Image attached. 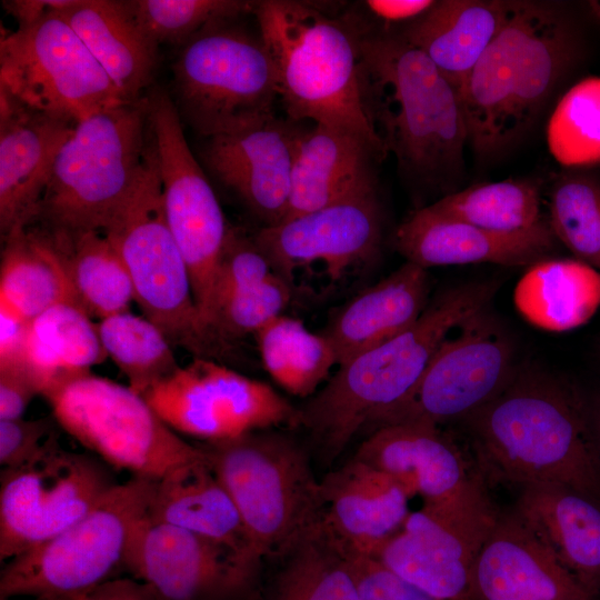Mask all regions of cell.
<instances>
[{
  "label": "cell",
  "mask_w": 600,
  "mask_h": 600,
  "mask_svg": "<svg viewBox=\"0 0 600 600\" xmlns=\"http://www.w3.org/2000/svg\"><path fill=\"white\" fill-rule=\"evenodd\" d=\"M458 423L482 478L519 487L560 483L600 502L589 407L567 383L517 369L493 399Z\"/></svg>",
  "instance_id": "6da1fadb"
},
{
  "label": "cell",
  "mask_w": 600,
  "mask_h": 600,
  "mask_svg": "<svg viewBox=\"0 0 600 600\" xmlns=\"http://www.w3.org/2000/svg\"><path fill=\"white\" fill-rule=\"evenodd\" d=\"M357 22L370 111L387 153L412 182L447 184L460 172L468 142L459 91L397 32Z\"/></svg>",
  "instance_id": "7a4b0ae2"
},
{
  "label": "cell",
  "mask_w": 600,
  "mask_h": 600,
  "mask_svg": "<svg viewBox=\"0 0 600 600\" xmlns=\"http://www.w3.org/2000/svg\"><path fill=\"white\" fill-rule=\"evenodd\" d=\"M496 290L494 282L476 281L440 293L408 329L338 366L298 408L297 426L328 460L339 456L359 431L411 394L446 338L484 310Z\"/></svg>",
  "instance_id": "3957f363"
},
{
  "label": "cell",
  "mask_w": 600,
  "mask_h": 600,
  "mask_svg": "<svg viewBox=\"0 0 600 600\" xmlns=\"http://www.w3.org/2000/svg\"><path fill=\"white\" fill-rule=\"evenodd\" d=\"M252 13L289 119L356 134L387 156L370 111L356 17L331 18L287 0L253 1Z\"/></svg>",
  "instance_id": "277c9868"
},
{
  "label": "cell",
  "mask_w": 600,
  "mask_h": 600,
  "mask_svg": "<svg viewBox=\"0 0 600 600\" xmlns=\"http://www.w3.org/2000/svg\"><path fill=\"white\" fill-rule=\"evenodd\" d=\"M576 54L573 31L558 10L510 1L503 26L460 91L477 154L491 157L530 129Z\"/></svg>",
  "instance_id": "5b68a950"
},
{
  "label": "cell",
  "mask_w": 600,
  "mask_h": 600,
  "mask_svg": "<svg viewBox=\"0 0 600 600\" xmlns=\"http://www.w3.org/2000/svg\"><path fill=\"white\" fill-rule=\"evenodd\" d=\"M150 143L148 94L78 122L29 226L51 233L107 231L140 186Z\"/></svg>",
  "instance_id": "8992f818"
},
{
  "label": "cell",
  "mask_w": 600,
  "mask_h": 600,
  "mask_svg": "<svg viewBox=\"0 0 600 600\" xmlns=\"http://www.w3.org/2000/svg\"><path fill=\"white\" fill-rule=\"evenodd\" d=\"M200 446L239 513L244 562L259 579L264 559L281 557L321 519L320 481L303 449L269 429Z\"/></svg>",
  "instance_id": "52a82bcc"
},
{
  "label": "cell",
  "mask_w": 600,
  "mask_h": 600,
  "mask_svg": "<svg viewBox=\"0 0 600 600\" xmlns=\"http://www.w3.org/2000/svg\"><path fill=\"white\" fill-rule=\"evenodd\" d=\"M154 480L132 477L50 539L4 562L0 598L71 600L116 578L147 517Z\"/></svg>",
  "instance_id": "ba28073f"
},
{
  "label": "cell",
  "mask_w": 600,
  "mask_h": 600,
  "mask_svg": "<svg viewBox=\"0 0 600 600\" xmlns=\"http://www.w3.org/2000/svg\"><path fill=\"white\" fill-rule=\"evenodd\" d=\"M229 22L200 30L172 64L174 104L202 138L273 116L279 97L276 66L260 36Z\"/></svg>",
  "instance_id": "9c48e42d"
},
{
  "label": "cell",
  "mask_w": 600,
  "mask_h": 600,
  "mask_svg": "<svg viewBox=\"0 0 600 600\" xmlns=\"http://www.w3.org/2000/svg\"><path fill=\"white\" fill-rule=\"evenodd\" d=\"M121 256L143 317L171 344L207 358L222 347L203 323L184 258L166 220L153 141L140 186L104 232Z\"/></svg>",
  "instance_id": "30bf717a"
},
{
  "label": "cell",
  "mask_w": 600,
  "mask_h": 600,
  "mask_svg": "<svg viewBox=\"0 0 600 600\" xmlns=\"http://www.w3.org/2000/svg\"><path fill=\"white\" fill-rule=\"evenodd\" d=\"M56 422L109 467L159 480L206 459L147 400L110 379L87 373L46 397Z\"/></svg>",
  "instance_id": "8fae6325"
},
{
  "label": "cell",
  "mask_w": 600,
  "mask_h": 600,
  "mask_svg": "<svg viewBox=\"0 0 600 600\" xmlns=\"http://www.w3.org/2000/svg\"><path fill=\"white\" fill-rule=\"evenodd\" d=\"M0 87L31 109L74 123L127 102L58 11L1 38Z\"/></svg>",
  "instance_id": "7c38bea8"
},
{
  "label": "cell",
  "mask_w": 600,
  "mask_h": 600,
  "mask_svg": "<svg viewBox=\"0 0 600 600\" xmlns=\"http://www.w3.org/2000/svg\"><path fill=\"white\" fill-rule=\"evenodd\" d=\"M148 100L166 220L189 269L203 323L213 337V290L230 226L190 150L173 99L154 88L148 92Z\"/></svg>",
  "instance_id": "4fadbf2b"
},
{
  "label": "cell",
  "mask_w": 600,
  "mask_h": 600,
  "mask_svg": "<svg viewBox=\"0 0 600 600\" xmlns=\"http://www.w3.org/2000/svg\"><path fill=\"white\" fill-rule=\"evenodd\" d=\"M498 516L479 476L453 499L410 512L371 557L434 598L473 600V567Z\"/></svg>",
  "instance_id": "5bb4252c"
},
{
  "label": "cell",
  "mask_w": 600,
  "mask_h": 600,
  "mask_svg": "<svg viewBox=\"0 0 600 600\" xmlns=\"http://www.w3.org/2000/svg\"><path fill=\"white\" fill-rule=\"evenodd\" d=\"M513 348L486 309L441 343L411 394L368 430L406 422H459L493 399L512 379Z\"/></svg>",
  "instance_id": "9a60e30c"
},
{
  "label": "cell",
  "mask_w": 600,
  "mask_h": 600,
  "mask_svg": "<svg viewBox=\"0 0 600 600\" xmlns=\"http://www.w3.org/2000/svg\"><path fill=\"white\" fill-rule=\"evenodd\" d=\"M176 432L217 442L273 427L297 426L294 408L269 384L196 357L143 396Z\"/></svg>",
  "instance_id": "2e32d148"
},
{
  "label": "cell",
  "mask_w": 600,
  "mask_h": 600,
  "mask_svg": "<svg viewBox=\"0 0 600 600\" xmlns=\"http://www.w3.org/2000/svg\"><path fill=\"white\" fill-rule=\"evenodd\" d=\"M118 484L98 457L61 447L24 467L1 469V562L64 530Z\"/></svg>",
  "instance_id": "e0dca14e"
},
{
  "label": "cell",
  "mask_w": 600,
  "mask_h": 600,
  "mask_svg": "<svg viewBox=\"0 0 600 600\" xmlns=\"http://www.w3.org/2000/svg\"><path fill=\"white\" fill-rule=\"evenodd\" d=\"M252 237L272 270L291 286L298 270L313 266L340 279L379 253L382 219L377 191L263 226Z\"/></svg>",
  "instance_id": "ac0fdd59"
},
{
  "label": "cell",
  "mask_w": 600,
  "mask_h": 600,
  "mask_svg": "<svg viewBox=\"0 0 600 600\" xmlns=\"http://www.w3.org/2000/svg\"><path fill=\"white\" fill-rule=\"evenodd\" d=\"M160 600H258L259 583L229 548L146 517L124 561Z\"/></svg>",
  "instance_id": "d6986e66"
},
{
  "label": "cell",
  "mask_w": 600,
  "mask_h": 600,
  "mask_svg": "<svg viewBox=\"0 0 600 600\" xmlns=\"http://www.w3.org/2000/svg\"><path fill=\"white\" fill-rule=\"evenodd\" d=\"M298 122L274 114L238 130L204 138L201 159L266 226L288 213Z\"/></svg>",
  "instance_id": "ffe728a7"
},
{
  "label": "cell",
  "mask_w": 600,
  "mask_h": 600,
  "mask_svg": "<svg viewBox=\"0 0 600 600\" xmlns=\"http://www.w3.org/2000/svg\"><path fill=\"white\" fill-rule=\"evenodd\" d=\"M77 123L31 109L0 87V230L33 220L63 143Z\"/></svg>",
  "instance_id": "44dd1931"
},
{
  "label": "cell",
  "mask_w": 600,
  "mask_h": 600,
  "mask_svg": "<svg viewBox=\"0 0 600 600\" xmlns=\"http://www.w3.org/2000/svg\"><path fill=\"white\" fill-rule=\"evenodd\" d=\"M394 244L406 261L424 269L469 263L520 267L549 258L557 238L548 220L524 231L497 232L423 207L399 226Z\"/></svg>",
  "instance_id": "7402d4cb"
},
{
  "label": "cell",
  "mask_w": 600,
  "mask_h": 600,
  "mask_svg": "<svg viewBox=\"0 0 600 600\" xmlns=\"http://www.w3.org/2000/svg\"><path fill=\"white\" fill-rule=\"evenodd\" d=\"M353 458L391 476L427 506L453 499L480 476L458 442L440 427L420 422L376 428Z\"/></svg>",
  "instance_id": "603a6c76"
},
{
  "label": "cell",
  "mask_w": 600,
  "mask_h": 600,
  "mask_svg": "<svg viewBox=\"0 0 600 600\" xmlns=\"http://www.w3.org/2000/svg\"><path fill=\"white\" fill-rule=\"evenodd\" d=\"M473 600H597L513 512L499 514L473 567Z\"/></svg>",
  "instance_id": "cb8c5ba5"
},
{
  "label": "cell",
  "mask_w": 600,
  "mask_h": 600,
  "mask_svg": "<svg viewBox=\"0 0 600 600\" xmlns=\"http://www.w3.org/2000/svg\"><path fill=\"white\" fill-rule=\"evenodd\" d=\"M321 520L350 550L371 556L397 533L409 512L407 490L391 476L353 458L320 481Z\"/></svg>",
  "instance_id": "d4e9b609"
},
{
  "label": "cell",
  "mask_w": 600,
  "mask_h": 600,
  "mask_svg": "<svg viewBox=\"0 0 600 600\" xmlns=\"http://www.w3.org/2000/svg\"><path fill=\"white\" fill-rule=\"evenodd\" d=\"M512 511L594 599L600 597V502L563 484L520 487Z\"/></svg>",
  "instance_id": "484cf974"
},
{
  "label": "cell",
  "mask_w": 600,
  "mask_h": 600,
  "mask_svg": "<svg viewBox=\"0 0 600 600\" xmlns=\"http://www.w3.org/2000/svg\"><path fill=\"white\" fill-rule=\"evenodd\" d=\"M381 159L356 134L323 124L301 128L284 219L376 191L373 162Z\"/></svg>",
  "instance_id": "4316f807"
},
{
  "label": "cell",
  "mask_w": 600,
  "mask_h": 600,
  "mask_svg": "<svg viewBox=\"0 0 600 600\" xmlns=\"http://www.w3.org/2000/svg\"><path fill=\"white\" fill-rule=\"evenodd\" d=\"M428 294L427 269L406 261L353 297L322 332L336 352L338 366L412 326L427 308Z\"/></svg>",
  "instance_id": "83f0119b"
},
{
  "label": "cell",
  "mask_w": 600,
  "mask_h": 600,
  "mask_svg": "<svg viewBox=\"0 0 600 600\" xmlns=\"http://www.w3.org/2000/svg\"><path fill=\"white\" fill-rule=\"evenodd\" d=\"M113 82L122 99L147 94L159 61V46L137 21L129 1L77 0L58 11Z\"/></svg>",
  "instance_id": "f1b7e54d"
},
{
  "label": "cell",
  "mask_w": 600,
  "mask_h": 600,
  "mask_svg": "<svg viewBox=\"0 0 600 600\" xmlns=\"http://www.w3.org/2000/svg\"><path fill=\"white\" fill-rule=\"evenodd\" d=\"M510 1L441 0L396 31L421 51L461 91L468 76L503 26Z\"/></svg>",
  "instance_id": "f546056e"
},
{
  "label": "cell",
  "mask_w": 600,
  "mask_h": 600,
  "mask_svg": "<svg viewBox=\"0 0 600 600\" xmlns=\"http://www.w3.org/2000/svg\"><path fill=\"white\" fill-rule=\"evenodd\" d=\"M147 517L204 537L232 550L247 574L246 536L239 513L204 460L154 480Z\"/></svg>",
  "instance_id": "4dcf8cb0"
},
{
  "label": "cell",
  "mask_w": 600,
  "mask_h": 600,
  "mask_svg": "<svg viewBox=\"0 0 600 600\" xmlns=\"http://www.w3.org/2000/svg\"><path fill=\"white\" fill-rule=\"evenodd\" d=\"M107 358L97 323L76 303L56 304L29 323L22 364L44 398Z\"/></svg>",
  "instance_id": "1f68e13d"
},
{
  "label": "cell",
  "mask_w": 600,
  "mask_h": 600,
  "mask_svg": "<svg viewBox=\"0 0 600 600\" xmlns=\"http://www.w3.org/2000/svg\"><path fill=\"white\" fill-rule=\"evenodd\" d=\"M513 302L530 324L563 332L587 323L600 307V271L578 259L546 258L529 266Z\"/></svg>",
  "instance_id": "d6a6232c"
},
{
  "label": "cell",
  "mask_w": 600,
  "mask_h": 600,
  "mask_svg": "<svg viewBox=\"0 0 600 600\" xmlns=\"http://www.w3.org/2000/svg\"><path fill=\"white\" fill-rule=\"evenodd\" d=\"M2 241L0 304L29 321L56 304H78L59 254L40 230L14 229Z\"/></svg>",
  "instance_id": "836d02e7"
},
{
  "label": "cell",
  "mask_w": 600,
  "mask_h": 600,
  "mask_svg": "<svg viewBox=\"0 0 600 600\" xmlns=\"http://www.w3.org/2000/svg\"><path fill=\"white\" fill-rule=\"evenodd\" d=\"M281 559L258 600H359L350 550L321 519Z\"/></svg>",
  "instance_id": "e575fe53"
},
{
  "label": "cell",
  "mask_w": 600,
  "mask_h": 600,
  "mask_svg": "<svg viewBox=\"0 0 600 600\" xmlns=\"http://www.w3.org/2000/svg\"><path fill=\"white\" fill-rule=\"evenodd\" d=\"M38 230L52 243L78 304L91 318L101 320L129 310L134 301L131 279L121 256L104 233H51Z\"/></svg>",
  "instance_id": "d590c367"
},
{
  "label": "cell",
  "mask_w": 600,
  "mask_h": 600,
  "mask_svg": "<svg viewBox=\"0 0 600 600\" xmlns=\"http://www.w3.org/2000/svg\"><path fill=\"white\" fill-rule=\"evenodd\" d=\"M254 336L266 371L293 396H313L338 366L328 338L310 331L299 319L282 314Z\"/></svg>",
  "instance_id": "8d00e7d4"
},
{
  "label": "cell",
  "mask_w": 600,
  "mask_h": 600,
  "mask_svg": "<svg viewBox=\"0 0 600 600\" xmlns=\"http://www.w3.org/2000/svg\"><path fill=\"white\" fill-rule=\"evenodd\" d=\"M427 207L440 216L497 232L524 231L546 221L539 186L531 179L474 184Z\"/></svg>",
  "instance_id": "74e56055"
},
{
  "label": "cell",
  "mask_w": 600,
  "mask_h": 600,
  "mask_svg": "<svg viewBox=\"0 0 600 600\" xmlns=\"http://www.w3.org/2000/svg\"><path fill=\"white\" fill-rule=\"evenodd\" d=\"M97 329L107 357L141 396L180 367L170 341L146 317L127 310L99 320Z\"/></svg>",
  "instance_id": "f35d334b"
},
{
  "label": "cell",
  "mask_w": 600,
  "mask_h": 600,
  "mask_svg": "<svg viewBox=\"0 0 600 600\" xmlns=\"http://www.w3.org/2000/svg\"><path fill=\"white\" fill-rule=\"evenodd\" d=\"M549 226L576 257L600 271V181L593 174L567 171L551 188Z\"/></svg>",
  "instance_id": "ab89813d"
},
{
  "label": "cell",
  "mask_w": 600,
  "mask_h": 600,
  "mask_svg": "<svg viewBox=\"0 0 600 600\" xmlns=\"http://www.w3.org/2000/svg\"><path fill=\"white\" fill-rule=\"evenodd\" d=\"M547 140L566 167L600 161V77L583 79L563 94L550 117Z\"/></svg>",
  "instance_id": "60d3db41"
},
{
  "label": "cell",
  "mask_w": 600,
  "mask_h": 600,
  "mask_svg": "<svg viewBox=\"0 0 600 600\" xmlns=\"http://www.w3.org/2000/svg\"><path fill=\"white\" fill-rule=\"evenodd\" d=\"M132 12L144 32L158 44L182 46L207 26L252 13L253 1L241 0H134Z\"/></svg>",
  "instance_id": "b9f144b4"
},
{
  "label": "cell",
  "mask_w": 600,
  "mask_h": 600,
  "mask_svg": "<svg viewBox=\"0 0 600 600\" xmlns=\"http://www.w3.org/2000/svg\"><path fill=\"white\" fill-rule=\"evenodd\" d=\"M291 284L276 272L267 279L223 297L216 306L211 331L223 347L228 340L256 334L283 314L291 300Z\"/></svg>",
  "instance_id": "7bdbcfd3"
},
{
  "label": "cell",
  "mask_w": 600,
  "mask_h": 600,
  "mask_svg": "<svg viewBox=\"0 0 600 600\" xmlns=\"http://www.w3.org/2000/svg\"><path fill=\"white\" fill-rule=\"evenodd\" d=\"M273 272L253 237L230 227L217 271L210 329L216 306L223 297L261 282Z\"/></svg>",
  "instance_id": "ee69618b"
},
{
  "label": "cell",
  "mask_w": 600,
  "mask_h": 600,
  "mask_svg": "<svg viewBox=\"0 0 600 600\" xmlns=\"http://www.w3.org/2000/svg\"><path fill=\"white\" fill-rule=\"evenodd\" d=\"M54 421L23 417L0 420L1 469L24 467L59 448Z\"/></svg>",
  "instance_id": "f6af8a7d"
},
{
  "label": "cell",
  "mask_w": 600,
  "mask_h": 600,
  "mask_svg": "<svg viewBox=\"0 0 600 600\" xmlns=\"http://www.w3.org/2000/svg\"><path fill=\"white\" fill-rule=\"evenodd\" d=\"M350 558L359 600H441L406 581L371 556L350 550Z\"/></svg>",
  "instance_id": "bcb514c9"
},
{
  "label": "cell",
  "mask_w": 600,
  "mask_h": 600,
  "mask_svg": "<svg viewBox=\"0 0 600 600\" xmlns=\"http://www.w3.org/2000/svg\"><path fill=\"white\" fill-rule=\"evenodd\" d=\"M38 394L39 389L23 364L0 367V420L23 417Z\"/></svg>",
  "instance_id": "7dc6e473"
},
{
  "label": "cell",
  "mask_w": 600,
  "mask_h": 600,
  "mask_svg": "<svg viewBox=\"0 0 600 600\" xmlns=\"http://www.w3.org/2000/svg\"><path fill=\"white\" fill-rule=\"evenodd\" d=\"M30 321L0 304V367L21 366Z\"/></svg>",
  "instance_id": "c3c4849f"
},
{
  "label": "cell",
  "mask_w": 600,
  "mask_h": 600,
  "mask_svg": "<svg viewBox=\"0 0 600 600\" xmlns=\"http://www.w3.org/2000/svg\"><path fill=\"white\" fill-rule=\"evenodd\" d=\"M71 600H160L156 591L136 578H112Z\"/></svg>",
  "instance_id": "681fc988"
},
{
  "label": "cell",
  "mask_w": 600,
  "mask_h": 600,
  "mask_svg": "<svg viewBox=\"0 0 600 600\" xmlns=\"http://www.w3.org/2000/svg\"><path fill=\"white\" fill-rule=\"evenodd\" d=\"M432 0H368L363 4L369 12L386 23H402V27L418 19L432 6Z\"/></svg>",
  "instance_id": "f907efd6"
},
{
  "label": "cell",
  "mask_w": 600,
  "mask_h": 600,
  "mask_svg": "<svg viewBox=\"0 0 600 600\" xmlns=\"http://www.w3.org/2000/svg\"><path fill=\"white\" fill-rule=\"evenodd\" d=\"M77 0H7L3 8L17 21L18 27L30 26L46 14L71 7Z\"/></svg>",
  "instance_id": "816d5d0a"
},
{
  "label": "cell",
  "mask_w": 600,
  "mask_h": 600,
  "mask_svg": "<svg viewBox=\"0 0 600 600\" xmlns=\"http://www.w3.org/2000/svg\"><path fill=\"white\" fill-rule=\"evenodd\" d=\"M589 414L596 441L600 451V399L589 404Z\"/></svg>",
  "instance_id": "f5cc1de1"
},
{
  "label": "cell",
  "mask_w": 600,
  "mask_h": 600,
  "mask_svg": "<svg viewBox=\"0 0 600 600\" xmlns=\"http://www.w3.org/2000/svg\"><path fill=\"white\" fill-rule=\"evenodd\" d=\"M588 4L592 14L600 21V0L589 1Z\"/></svg>",
  "instance_id": "db71d44e"
},
{
  "label": "cell",
  "mask_w": 600,
  "mask_h": 600,
  "mask_svg": "<svg viewBox=\"0 0 600 600\" xmlns=\"http://www.w3.org/2000/svg\"><path fill=\"white\" fill-rule=\"evenodd\" d=\"M0 600H14V599L0 598Z\"/></svg>",
  "instance_id": "11a10c76"
}]
</instances>
